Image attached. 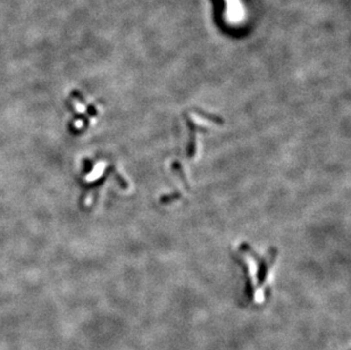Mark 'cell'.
<instances>
[{"label": "cell", "instance_id": "cell-1", "mask_svg": "<svg viewBox=\"0 0 351 350\" xmlns=\"http://www.w3.org/2000/svg\"><path fill=\"white\" fill-rule=\"evenodd\" d=\"M225 15L230 23H240L245 17V8L241 0H225Z\"/></svg>", "mask_w": 351, "mask_h": 350}]
</instances>
